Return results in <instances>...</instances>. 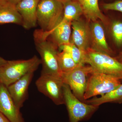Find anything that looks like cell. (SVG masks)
Listing matches in <instances>:
<instances>
[{"label":"cell","instance_id":"6da1fadb","mask_svg":"<svg viewBox=\"0 0 122 122\" xmlns=\"http://www.w3.org/2000/svg\"><path fill=\"white\" fill-rule=\"evenodd\" d=\"M33 36L36 49L41 57L42 65L41 73L61 77L62 73L58 65L59 52L56 46L48 38L41 29L35 30Z\"/></svg>","mask_w":122,"mask_h":122},{"label":"cell","instance_id":"cb8c5ba5","mask_svg":"<svg viewBox=\"0 0 122 122\" xmlns=\"http://www.w3.org/2000/svg\"><path fill=\"white\" fill-rule=\"evenodd\" d=\"M7 61L2 58V57L0 56V68L7 63Z\"/></svg>","mask_w":122,"mask_h":122},{"label":"cell","instance_id":"277c9868","mask_svg":"<svg viewBox=\"0 0 122 122\" xmlns=\"http://www.w3.org/2000/svg\"><path fill=\"white\" fill-rule=\"evenodd\" d=\"M86 62L93 72L112 75L122 79V64L115 58L90 48L86 51Z\"/></svg>","mask_w":122,"mask_h":122},{"label":"cell","instance_id":"ba28073f","mask_svg":"<svg viewBox=\"0 0 122 122\" xmlns=\"http://www.w3.org/2000/svg\"><path fill=\"white\" fill-rule=\"evenodd\" d=\"M93 72L90 66L79 65L72 71L62 75L64 83L68 85L75 96L82 102L85 103L84 96L87 78Z\"/></svg>","mask_w":122,"mask_h":122},{"label":"cell","instance_id":"e0dca14e","mask_svg":"<svg viewBox=\"0 0 122 122\" xmlns=\"http://www.w3.org/2000/svg\"><path fill=\"white\" fill-rule=\"evenodd\" d=\"M107 102L122 103V84L117 89L100 97H94L85 101L86 103L97 107Z\"/></svg>","mask_w":122,"mask_h":122},{"label":"cell","instance_id":"f546056e","mask_svg":"<svg viewBox=\"0 0 122 122\" xmlns=\"http://www.w3.org/2000/svg\"><path fill=\"white\" fill-rule=\"evenodd\" d=\"M1 82H0V85H1Z\"/></svg>","mask_w":122,"mask_h":122},{"label":"cell","instance_id":"9c48e42d","mask_svg":"<svg viewBox=\"0 0 122 122\" xmlns=\"http://www.w3.org/2000/svg\"><path fill=\"white\" fill-rule=\"evenodd\" d=\"M0 112L11 122H24V119L7 87L0 85Z\"/></svg>","mask_w":122,"mask_h":122},{"label":"cell","instance_id":"7402d4cb","mask_svg":"<svg viewBox=\"0 0 122 122\" xmlns=\"http://www.w3.org/2000/svg\"><path fill=\"white\" fill-rule=\"evenodd\" d=\"M103 7L106 10L117 11L122 13V0H117L111 3L104 4Z\"/></svg>","mask_w":122,"mask_h":122},{"label":"cell","instance_id":"f1b7e54d","mask_svg":"<svg viewBox=\"0 0 122 122\" xmlns=\"http://www.w3.org/2000/svg\"><path fill=\"white\" fill-rule=\"evenodd\" d=\"M120 62H121V63H122V61H120Z\"/></svg>","mask_w":122,"mask_h":122},{"label":"cell","instance_id":"8992f818","mask_svg":"<svg viewBox=\"0 0 122 122\" xmlns=\"http://www.w3.org/2000/svg\"><path fill=\"white\" fill-rule=\"evenodd\" d=\"M64 102L66 106L70 122H78L89 119L98 107L82 102L75 96L69 86L64 83Z\"/></svg>","mask_w":122,"mask_h":122},{"label":"cell","instance_id":"ffe728a7","mask_svg":"<svg viewBox=\"0 0 122 122\" xmlns=\"http://www.w3.org/2000/svg\"><path fill=\"white\" fill-rule=\"evenodd\" d=\"M60 48L62 50L68 52L78 65H84L86 63V52L81 50L72 42L62 46Z\"/></svg>","mask_w":122,"mask_h":122},{"label":"cell","instance_id":"7a4b0ae2","mask_svg":"<svg viewBox=\"0 0 122 122\" xmlns=\"http://www.w3.org/2000/svg\"><path fill=\"white\" fill-rule=\"evenodd\" d=\"M41 64V59L36 55L27 60L8 61L0 68L1 83L8 87L27 74L34 72Z\"/></svg>","mask_w":122,"mask_h":122},{"label":"cell","instance_id":"52a82bcc","mask_svg":"<svg viewBox=\"0 0 122 122\" xmlns=\"http://www.w3.org/2000/svg\"><path fill=\"white\" fill-rule=\"evenodd\" d=\"M64 84L61 77L42 73L35 82L38 90L57 105L65 104Z\"/></svg>","mask_w":122,"mask_h":122},{"label":"cell","instance_id":"d6986e66","mask_svg":"<svg viewBox=\"0 0 122 122\" xmlns=\"http://www.w3.org/2000/svg\"><path fill=\"white\" fill-rule=\"evenodd\" d=\"M58 61L59 68L62 73L70 72L79 66L75 62L70 55L65 51L58 53Z\"/></svg>","mask_w":122,"mask_h":122},{"label":"cell","instance_id":"5b68a950","mask_svg":"<svg viewBox=\"0 0 122 122\" xmlns=\"http://www.w3.org/2000/svg\"><path fill=\"white\" fill-rule=\"evenodd\" d=\"M122 79L115 76L93 72L87 78L84 98L86 100L98 95L103 96L122 85Z\"/></svg>","mask_w":122,"mask_h":122},{"label":"cell","instance_id":"4316f807","mask_svg":"<svg viewBox=\"0 0 122 122\" xmlns=\"http://www.w3.org/2000/svg\"><path fill=\"white\" fill-rule=\"evenodd\" d=\"M7 1L8 0H0V4L6 2V1Z\"/></svg>","mask_w":122,"mask_h":122},{"label":"cell","instance_id":"83f0119b","mask_svg":"<svg viewBox=\"0 0 122 122\" xmlns=\"http://www.w3.org/2000/svg\"><path fill=\"white\" fill-rule=\"evenodd\" d=\"M74 0V1H78V0Z\"/></svg>","mask_w":122,"mask_h":122},{"label":"cell","instance_id":"603a6c76","mask_svg":"<svg viewBox=\"0 0 122 122\" xmlns=\"http://www.w3.org/2000/svg\"><path fill=\"white\" fill-rule=\"evenodd\" d=\"M0 122H11L3 114L0 112Z\"/></svg>","mask_w":122,"mask_h":122},{"label":"cell","instance_id":"d4e9b609","mask_svg":"<svg viewBox=\"0 0 122 122\" xmlns=\"http://www.w3.org/2000/svg\"><path fill=\"white\" fill-rule=\"evenodd\" d=\"M22 0H8L7 1L11 3V4L16 5L18 3L20 2Z\"/></svg>","mask_w":122,"mask_h":122},{"label":"cell","instance_id":"484cf974","mask_svg":"<svg viewBox=\"0 0 122 122\" xmlns=\"http://www.w3.org/2000/svg\"><path fill=\"white\" fill-rule=\"evenodd\" d=\"M117 60H118L119 61H122V50L120 53H119L117 57V58H116Z\"/></svg>","mask_w":122,"mask_h":122},{"label":"cell","instance_id":"7c38bea8","mask_svg":"<svg viewBox=\"0 0 122 122\" xmlns=\"http://www.w3.org/2000/svg\"><path fill=\"white\" fill-rule=\"evenodd\" d=\"M72 43L81 50L86 52L91 45L90 27L86 22L78 19L71 23Z\"/></svg>","mask_w":122,"mask_h":122},{"label":"cell","instance_id":"5bb4252c","mask_svg":"<svg viewBox=\"0 0 122 122\" xmlns=\"http://www.w3.org/2000/svg\"><path fill=\"white\" fill-rule=\"evenodd\" d=\"M71 23L61 20L51 31L44 32L47 37L57 46L69 44L71 33Z\"/></svg>","mask_w":122,"mask_h":122},{"label":"cell","instance_id":"44dd1931","mask_svg":"<svg viewBox=\"0 0 122 122\" xmlns=\"http://www.w3.org/2000/svg\"><path fill=\"white\" fill-rule=\"evenodd\" d=\"M111 31L113 40L117 46H122V21L115 20L112 22Z\"/></svg>","mask_w":122,"mask_h":122},{"label":"cell","instance_id":"8fae6325","mask_svg":"<svg viewBox=\"0 0 122 122\" xmlns=\"http://www.w3.org/2000/svg\"><path fill=\"white\" fill-rule=\"evenodd\" d=\"M39 0H22L15 5L22 18V26L25 29H30L37 26V12Z\"/></svg>","mask_w":122,"mask_h":122},{"label":"cell","instance_id":"3957f363","mask_svg":"<svg viewBox=\"0 0 122 122\" xmlns=\"http://www.w3.org/2000/svg\"><path fill=\"white\" fill-rule=\"evenodd\" d=\"M63 14L62 0H39L37 12V24L42 30L49 32L61 22Z\"/></svg>","mask_w":122,"mask_h":122},{"label":"cell","instance_id":"2e32d148","mask_svg":"<svg viewBox=\"0 0 122 122\" xmlns=\"http://www.w3.org/2000/svg\"><path fill=\"white\" fill-rule=\"evenodd\" d=\"M14 24L22 25V18L15 5L8 2L0 4V25Z\"/></svg>","mask_w":122,"mask_h":122},{"label":"cell","instance_id":"30bf717a","mask_svg":"<svg viewBox=\"0 0 122 122\" xmlns=\"http://www.w3.org/2000/svg\"><path fill=\"white\" fill-rule=\"evenodd\" d=\"M34 72H30L7 87L9 93L17 108L20 109L28 98L29 86Z\"/></svg>","mask_w":122,"mask_h":122},{"label":"cell","instance_id":"9a60e30c","mask_svg":"<svg viewBox=\"0 0 122 122\" xmlns=\"http://www.w3.org/2000/svg\"><path fill=\"white\" fill-rule=\"evenodd\" d=\"M83 14L89 21L95 22L100 20L105 25L108 23L107 18L100 11L98 0H78Z\"/></svg>","mask_w":122,"mask_h":122},{"label":"cell","instance_id":"ac0fdd59","mask_svg":"<svg viewBox=\"0 0 122 122\" xmlns=\"http://www.w3.org/2000/svg\"><path fill=\"white\" fill-rule=\"evenodd\" d=\"M63 14L62 20L72 22L79 19L83 14V11L78 1L62 0Z\"/></svg>","mask_w":122,"mask_h":122},{"label":"cell","instance_id":"4fadbf2b","mask_svg":"<svg viewBox=\"0 0 122 122\" xmlns=\"http://www.w3.org/2000/svg\"><path fill=\"white\" fill-rule=\"evenodd\" d=\"M92 49L112 56L113 51L109 47L102 25L97 21L92 22L90 27Z\"/></svg>","mask_w":122,"mask_h":122}]
</instances>
